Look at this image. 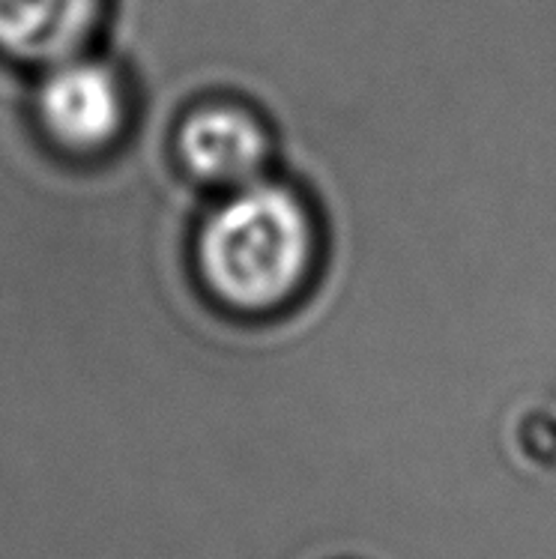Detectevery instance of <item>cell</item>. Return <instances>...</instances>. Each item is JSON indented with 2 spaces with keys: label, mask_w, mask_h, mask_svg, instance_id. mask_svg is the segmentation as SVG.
<instances>
[{
  "label": "cell",
  "mask_w": 556,
  "mask_h": 559,
  "mask_svg": "<svg viewBox=\"0 0 556 559\" xmlns=\"http://www.w3.org/2000/svg\"><path fill=\"white\" fill-rule=\"evenodd\" d=\"M323 230L308 198L261 177L225 192L198 228L194 270L213 302L237 318H275L315 285Z\"/></svg>",
  "instance_id": "cell-1"
},
{
  "label": "cell",
  "mask_w": 556,
  "mask_h": 559,
  "mask_svg": "<svg viewBox=\"0 0 556 559\" xmlns=\"http://www.w3.org/2000/svg\"><path fill=\"white\" fill-rule=\"evenodd\" d=\"M36 120L57 147L93 156L120 141L129 120V99L120 75L87 55L46 69L36 91Z\"/></svg>",
  "instance_id": "cell-2"
},
{
  "label": "cell",
  "mask_w": 556,
  "mask_h": 559,
  "mask_svg": "<svg viewBox=\"0 0 556 559\" xmlns=\"http://www.w3.org/2000/svg\"><path fill=\"white\" fill-rule=\"evenodd\" d=\"M174 150L182 171L192 180L234 192L267 177L273 159V132L249 105L213 99L182 117Z\"/></svg>",
  "instance_id": "cell-3"
},
{
  "label": "cell",
  "mask_w": 556,
  "mask_h": 559,
  "mask_svg": "<svg viewBox=\"0 0 556 559\" xmlns=\"http://www.w3.org/2000/svg\"><path fill=\"white\" fill-rule=\"evenodd\" d=\"M103 15L105 0H0V55L55 67L87 51Z\"/></svg>",
  "instance_id": "cell-4"
}]
</instances>
